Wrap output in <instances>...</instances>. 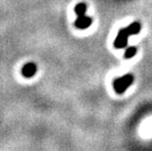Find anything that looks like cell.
Returning a JSON list of instances; mask_svg holds the SVG:
<instances>
[{"label": "cell", "instance_id": "obj_5", "mask_svg": "<svg viewBox=\"0 0 152 151\" xmlns=\"http://www.w3.org/2000/svg\"><path fill=\"white\" fill-rule=\"evenodd\" d=\"M140 28H141V26L140 23H137V22L131 24L128 27V30H129V31H130L131 35H134V34H138L140 31Z\"/></svg>", "mask_w": 152, "mask_h": 151}, {"label": "cell", "instance_id": "obj_3", "mask_svg": "<svg viewBox=\"0 0 152 151\" xmlns=\"http://www.w3.org/2000/svg\"><path fill=\"white\" fill-rule=\"evenodd\" d=\"M92 23V19L88 17L86 15H83V16H77V19L75 22V26L77 28H87Z\"/></svg>", "mask_w": 152, "mask_h": 151}, {"label": "cell", "instance_id": "obj_2", "mask_svg": "<svg viewBox=\"0 0 152 151\" xmlns=\"http://www.w3.org/2000/svg\"><path fill=\"white\" fill-rule=\"evenodd\" d=\"M131 35L130 31H129L128 28H122L120 30L119 34L116 37V39L114 41V45L116 48H124L127 46L128 44V38Z\"/></svg>", "mask_w": 152, "mask_h": 151}, {"label": "cell", "instance_id": "obj_4", "mask_svg": "<svg viewBox=\"0 0 152 151\" xmlns=\"http://www.w3.org/2000/svg\"><path fill=\"white\" fill-rule=\"evenodd\" d=\"M37 71V67L34 63H27L23 67L22 74L26 78H31V77H34Z\"/></svg>", "mask_w": 152, "mask_h": 151}, {"label": "cell", "instance_id": "obj_6", "mask_svg": "<svg viewBox=\"0 0 152 151\" xmlns=\"http://www.w3.org/2000/svg\"><path fill=\"white\" fill-rule=\"evenodd\" d=\"M75 12L77 16H83L86 15V5L85 3H79L76 7H75Z\"/></svg>", "mask_w": 152, "mask_h": 151}, {"label": "cell", "instance_id": "obj_1", "mask_svg": "<svg viewBox=\"0 0 152 151\" xmlns=\"http://www.w3.org/2000/svg\"><path fill=\"white\" fill-rule=\"evenodd\" d=\"M132 82H134V77L132 75H126L121 77V78L116 79L114 81V83H113V86H114L115 91L117 93H123L126 91V89Z\"/></svg>", "mask_w": 152, "mask_h": 151}, {"label": "cell", "instance_id": "obj_7", "mask_svg": "<svg viewBox=\"0 0 152 151\" xmlns=\"http://www.w3.org/2000/svg\"><path fill=\"white\" fill-rule=\"evenodd\" d=\"M137 50V48L135 46H131V47L127 48V50H126V52H125V57H126V58H128V59L132 58V56L135 55Z\"/></svg>", "mask_w": 152, "mask_h": 151}]
</instances>
